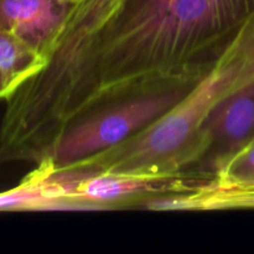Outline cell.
Returning <instances> with one entry per match:
<instances>
[{"mask_svg": "<svg viewBox=\"0 0 254 254\" xmlns=\"http://www.w3.org/2000/svg\"><path fill=\"white\" fill-rule=\"evenodd\" d=\"M252 17L254 0H126L94 44L59 139L104 107L195 83Z\"/></svg>", "mask_w": 254, "mask_h": 254, "instance_id": "obj_1", "label": "cell"}, {"mask_svg": "<svg viewBox=\"0 0 254 254\" xmlns=\"http://www.w3.org/2000/svg\"><path fill=\"white\" fill-rule=\"evenodd\" d=\"M254 82V17L168 113L131 138L64 170L176 178L196 173L208 144L203 127L218 104Z\"/></svg>", "mask_w": 254, "mask_h": 254, "instance_id": "obj_2", "label": "cell"}, {"mask_svg": "<svg viewBox=\"0 0 254 254\" xmlns=\"http://www.w3.org/2000/svg\"><path fill=\"white\" fill-rule=\"evenodd\" d=\"M126 0H82L69 11L44 68L6 101L0 124V164H37L59 139V123L94 44Z\"/></svg>", "mask_w": 254, "mask_h": 254, "instance_id": "obj_3", "label": "cell"}, {"mask_svg": "<svg viewBox=\"0 0 254 254\" xmlns=\"http://www.w3.org/2000/svg\"><path fill=\"white\" fill-rule=\"evenodd\" d=\"M192 84L123 99L83 117L40 161H46L54 171H62L123 143L174 108Z\"/></svg>", "mask_w": 254, "mask_h": 254, "instance_id": "obj_4", "label": "cell"}, {"mask_svg": "<svg viewBox=\"0 0 254 254\" xmlns=\"http://www.w3.org/2000/svg\"><path fill=\"white\" fill-rule=\"evenodd\" d=\"M208 144L196 173L212 178L218 168L254 139V82L221 102L202 130Z\"/></svg>", "mask_w": 254, "mask_h": 254, "instance_id": "obj_5", "label": "cell"}, {"mask_svg": "<svg viewBox=\"0 0 254 254\" xmlns=\"http://www.w3.org/2000/svg\"><path fill=\"white\" fill-rule=\"evenodd\" d=\"M74 4L64 0H0V29L49 56Z\"/></svg>", "mask_w": 254, "mask_h": 254, "instance_id": "obj_6", "label": "cell"}, {"mask_svg": "<svg viewBox=\"0 0 254 254\" xmlns=\"http://www.w3.org/2000/svg\"><path fill=\"white\" fill-rule=\"evenodd\" d=\"M138 206L158 211L254 208V181L212 178L189 192L144 198Z\"/></svg>", "mask_w": 254, "mask_h": 254, "instance_id": "obj_7", "label": "cell"}, {"mask_svg": "<svg viewBox=\"0 0 254 254\" xmlns=\"http://www.w3.org/2000/svg\"><path fill=\"white\" fill-rule=\"evenodd\" d=\"M73 210L67 201V188L60 173L40 161L14 189L0 192V211Z\"/></svg>", "mask_w": 254, "mask_h": 254, "instance_id": "obj_8", "label": "cell"}, {"mask_svg": "<svg viewBox=\"0 0 254 254\" xmlns=\"http://www.w3.org/2000/svg\"><path fill=\"white\" fill-rule=\"evenodd\" d=\"M47 57L12 32L0 29V101L7 99L45 67Z\"/></svg>", "mask_w": 254, "mask_h": 254, "instance_id": "obj_9", "label": "cell"}, {"mask_svg": "<svg viewBox=\"0 0 254 254\" xmlns=\"http://www.w3.org/2000/svg\"><path fill=\"white\" fill-rule=\"evenodd\" d=\"M212 178L231 181H254V141L225 161Z\"/></svg>", "mask_w": 254, "mask_h": 254, "instance_id": "obj_10", "label": "cell"}, {"mask_svg": "<svg viewBox=\"0 0 254 254\" xmlns=\"http://www.w3.org/2000/svg\"><path fill=\"white\" fill-rule=\"evenodd\" d=\"M64 1H68V2H72V4H77V2L82 1V0H64Z\"/></svg>", "mask_w": 254, "mask_h": 254, "instance_id": "obj_11", "label": "cell"}, {"mask_svg": "<svg viewBox=\"0 0 254 254\" xmlns=\"http://www.w3.org/2000/svg\"><path fill=\"white\" fill-rule=\"evenodd\" d=\"M252 141H254V139H253V140H252ZM252 141H251V143H252ZM251 143H250V144H251Z\"/></svg>", "mask_w": 254, "mask_h": 254, "instance_id": "obj_12", "label": "cell"}]
</instances>
